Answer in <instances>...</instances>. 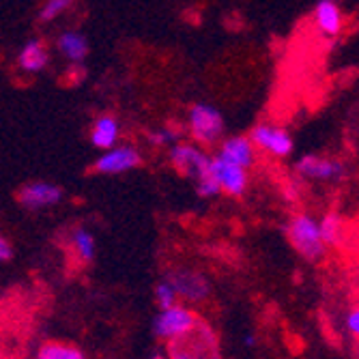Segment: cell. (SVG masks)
<instances>
[{
  "label": "cell",
  "mask_w": 359,
  "mask_h": 359,
  "mask_svg": "<svg viewBox=\"0 0 359 359\" xmlns=\"http://www.w3.org/2000/svg\"><path fill=\"white\" fill-rule=\"evenodd\" d=\"M155 306H157V310H161V308H170V306H175V304H181L179 302V297H177V292H175V288H172V284L166 280V278H161L159 282H157V286H155Z\"/></svg>",
  "instance_id": "7402d4cb"
},
{
  "label": "cell",
  "mask_w": 359,
  "mask_h": 359,
  "mask_svg": "<svg viewBox=\"0 0 359 359\" xmlns=\"http://www.w3.org/2000/svg\"><path fill=\"white\" fill-rule=\"evenodd\" d=\"M11 258H13V245L3 233H0V265L9 263Z\"/></svg>",
  "instance_id": "484cf974"
},
{
  "label": "cell",
  "mask_w": 359,
  "mask_h": 359,
  "mask_svg": "<svg viewBox=\"0 0 359 359\" xmlns=\"http://www.w3.org/2000/svg\"><path fill=\"white\" fill-rule=\"evenodd\" d=\"M50 60H52V54H50V48L43 39L39 37H32V39H26L18 54H15V65L18 69L26 76H37V74H43L48 67H50Z\"/></svg>",
  "instance_id": "4fadbf2b"
},
{
  "label": "cell",
  "mask_w": 359,
  "mask_h": 359,
  "mask_svg": "<svg viewBox=\"0 0 359 359\" xmlns=\"http://www.w3.org/2000/svg\"><path fill=\"white\" fill-rule=\"evenodd\" d=\"M74 3L76 0H43V5L37 13V20L41 24L56 22L58 18H62L65 13L74 9Z\"/></svg>",
  "instance_id": "44dd1931"
},
{
  "label": "cell",
  "mask_w": 359,
  "mask_h": 359,
  "mask_svg": "<svg viewBox=\"0 0 359 359\" xmlns=\"http://www.w3.org/2000/svg\"><path fill=\"white\" fill-rule=\"evenodd\" d=\"M346 332L353 336V338H357L359 340V306H355L348 314H346Z\"/></svg>",
  "instance_id": "d4e9b609"
},
{
  "label": "cell",
  "mask_w": 359,
  "mask_h": 359,
  "mask_svg": "<svg viewBox=\"0 0 359 359\" xmlns=\"http://www.w3.org/2000/svg\"><path fill=\"white\" fill-rule=\"evenodd\" d=\"M183 132L187 140L201 144L203 149H213L226 138V118L209 102H196L187 108Z\"/></svg>",
  "instance_id": "7a4b0ae2"
},
{
  "label": "cell",
  "mask_w": 359,
  "mask_h": 359,
  "mask_svg": "<svg viewBox=\"0 0 359 359\" xmlns=\"http://www.w3.org/2000/svg\"><path fill=\"white\" fill-rule=\"evenodd\" d=\"M198 318H201L198 312L187 304H175L170 308H161V310H157V314L153 318V336L159 342L166 344V342L183 336L185 332H189Z\"/></svg>",
  "instance_id": "5b68a950"
},
{
  "label": "cell",
  "mask_w": 359,
  "mask_h": 359,
  "mask_svg": "<svg viewBox=\"0 0 359 359\" xmlns=\"http://www.w3.org/2000/svg\"><path fill=\"white\" fill-rule=\"evenodd\" d=\"M65 248L69 252V258L78 267L90 265L97 256V241L90 228L86 226H74L72 231L65 235Z\"/></svg>",
  "instance_id": "5bb4252c"
},
{
  "label": "cell",
  "mask_w": 359,
  "mask_h": 359,
  "mask_svg": "<svg viewBox=\"0 0 359 359\" xmlns=\"http://www.w3.org/2000/svg\"><path fill=\"white\" fill-rule=\"evenodd\" d=\"M209 175L217 183L219 194L231 196V198H243L250 187V170L235 166V164H228V161H224L215 155L211 157Z\"/></svg>",
  "instance_id": "8fae6325"
},
{
  "label": "cell",
  "mask_w": 359,
  "mask_h": 359,
  "mask_svg": "<svg viewBox=\"0 0 359 359\" xmlns=\"http://www.w3.org/2000/svg\"><path fill=\"white\" fill-rule=\"evenodd\" d=\"M196 183V194L201 196V198H215V196H219V187L217 183L213 181V177L207 172L205 177H201L198 181H194Z\"/></svg>",
  "instance_id": "cb8c5ba5"
},
{
  "label": "cell",
  "mask_w": 359,
  "mask_h": 359,
  "mask_svg": "<svg viewBox=\"0 0 359 359\" xmlns=\"http://www.w3.org/2000/svg\"><path fill=\"white\" fill-rule=\"evenodd\" d=\"M284 233H286V241L290 243V248L295 250L302 258L310 260V263L320 260L330 250L320 237L318 217H314L306 211L292 213L286 219Z\"/></svg>",
  "instance_id": "3957f363"
},
{
  "label": "cell",
  "mask_w": 359,
  "mask_h": 359,
  "mask_svg": "<svg viewBox=\"0 0 359 359\" xmlns=\"http://www.w3.org/2000/svg\"><path fill=\"white\" fill-rule=\"evenodd\" d=\"M164 355L168 359H222L217 332L211 323L198 318L189 332L166 342Z\"/></svg>",
  "instance_id": "6da1fadb"
},
{
  "label": "cell",
  "mask_w": 359,
  "mask_h": 359,
  "mask_svg": "<svg viewBox=\"0 0 359 359\" xmlns=\"http://www.w3.org/2000/svg\"><path fill=\"white\" fill-rule=\"evenodd\" d=\"M312 22L323 37L336 39L344 28V13L336 0H318L312 9Z\"/></svg>",
  "instance_id": "2e32d148"
},
{
  "label": "cell",
  "mask_w": 359,
  "mask_h": 359,
  "mask_svg": "<svg viewBox=\"0 0 359 359\" xmlns=\"http://www.w3.org/2000/svg\"><path fill=\"white\" fill-rule=\"evenodd\" d=\"M215 157L228 161V164H235V166H241L245 170H252L256 159H258V151L256 147L252 144V140L248 136H228V138H222V142L215 147Z\"/></svg>",
  "instance_id": "7c38bea8"
},
{
  "label": "cell",
  "mask_w": 359,
  "mask_h": 359,
  "mask_svg": "<svg viewBox=\"0 0 359 359\" xmlns=\"http://www.w3.org/2000/svg\"><path fill=\"white\" fill-rule=\"evenodd\" d=\"M35 359H86V353L69 340H46L37 346Z\"/></svg>",
  "instance_id": "ac0fdd59"
},
{
  "label": "cell",
  "mask_w": 359,
  "mask_h": 359,
  "mask_svg": "<svg viewBox=\"0 0 359 359\" xmlns=\"http://www.w3.org/2000/svg\"><path fill=\"white\" fill-rule=\"evenodd\" d=\"M318 228H320V237L327 248H336L344 241V233H346V222L342 217V213L338 211H327L320 219H318Z\"/></svg>",
  "instance_id": "d6986e66"
},
{
  "label": "cell",
  "mask_w": 359,
  "mask_h": 359,
  "mask_svg": "<svg viewBox=\"0 0 359 359\" xmlns=\"http://www.w3.org/2000/svg\"><path fill=\"white\" fill-rule=\"evenodd\" d=\"M65 198V191L58 183H52V181H43V179H37V181H30L26 185L20 187L18 191V203L22 209L26 211H48L52 207H58Z\"/></svg>",
  "instance_id": "30bf717a"
},
{
  "label": "cell",
  "mask_w": 359,
  "mask_h": 359,
  "mask_svg": "<svg viewBox=\"0 0 359 359\" xmlns=\"http://www.w3.org/2000/svg\"><path fill=\"white\" fill-rule=\"evenodd\" d=\"M54 48H56L58 56L67 62H84L88 56V50H90L84 32L74 30V28L60 30L54 41Z\"/></svg>",
  "instance_id": "e0dca14e"
},
{
  "label": "cell",
  "mask_w": 359,
  "mask_h": 359,
  "mask_svg": "<svg viewBox=\"0 0 359 359\" xmlns=\"http://www.w3.org/2000/svg\"><path fill=\"white\" fill-rule=\"evenodd\" d=\"M295 175L304 181L336 183V181L344 179L346 166L338 157H323L316 153H308L295 161Z\"/></svg>",
  "instance_id": "9c48e42d"
},
{
  "label": "cell",
  "mask_w": 359,
  "mask_h": 359,
  "mask_svg": "<svg viewBox=\"0 0 359 359\" xmlns=\"http://www.w3.org/2000/svg\"><path fill=\"white\" fill-rule=\"evenodd\" d=\"M140 164H142L140 149L132 142H118L112 149L102 151V155H97V159L93 161V170L97 175L118 177L140 168Z\"/></svg>",
  "instance_id": "52a82bcc"
},
{
  "label": "cell",
  "mask_w": 359,
  "mask_h": 359,
  "mask_svg": "<svg viewBox=\"0 0 359 359\" xmlns=\"http://www.w3.org/2000/svg\"><path fill=\"white\" fill-rule=\"evenodd\" d=\"M149 359H168L166 355H161V353H155V355H151Z\"/></svg>",
  "instance_id": "83f0119b"
},
{
  "label": "cell",
  "mask_w": 359,
  "mask_h": 359,
  "mask_svg": "<svg viewBox=\"0 0 359 359\" xmlns=\"http://www.w3.org/2000/svg\"><path fill=\"white\" fill-rule=\"evenodd\" d=\"M185 132H183V123H166L153 127L147 134V142L155 149H170L175 142L183 140Z\"/></svg>",
  "instance_id": "ffe728a7"
},
{
  "label": "cell",
  "mask_w": 359,
  "mask_h": 359,
  "mask_svg": "<svg viewBox=\"0 0 359 359\" xmlns=\"http://www.w3.org/2000/svg\"><path fill=\"white\" fill-rule=\"evenodd\" d=\"M65 80H67L69 86H82L88 80V69L84 67V62H67Z\"/></svg>",
  "instance_id": "603a6c76"
},
{
  "label": "cell",
  "mask_w": 359,
  "mask_h": 359,
  "mask_svg": "<svg viewBox=\"0 0 359 359\" xmlns=\"http://www.w3.org/2000/svg\"><path fill=\"white\" fill-rule=\"evenodd\" d=\"M211 153L209 149H203L191 140H179L168 149V161L170 166L185 179L198 181L209 172L211 166Z\"/></svg>",
  "instance_id": "277c9868"
},
{
  "label": "cell",
  "mask_w": 359,
  "mask_h": 359,
  "mask_svg": "<svg viewBox=\"0 0 359 359\" xmlns=\"http://www.w3.org/2000/svg\"><path fill=\"white\" fill-rule=\"evenodd\" d=\"M121 136H123V125H121L118 116H114L110 112L97 114L88 129V140L97 151L112 149L114 144L121 142Z\"/></svg>",
  "instance_id": "9a60e30c"
},
{
  "label": "cell",
  "mask_w": 359,
  "mask_h": 359,
  "mask_svg": "<svg viewBox=\"0 0 359 359\" xmlns=\"http://www.w3.org/2000/svg\"><path fill=\"white\" fill-rule=\"evenodd\" d=\"M252 144L256 147L258 153H265L276 159H286L295 151V138L288 129L273 125V123H258L252 127V132L248 136Z\"/></svg>",
  "instance_id": "ba28073f"
},
{
  "label": "cell",
  "mask_w": 359,
  "mask_h": 359,
  "mask_svg": "<svg viewBox=\"0 0 359 359\" xmlns=\"http://www.w3.org/2000/svg\"><path fill=\"white\" fill-rule=\"evenodd\" d=\"M164 278L172 284V288H175V292H177L179 302H181V304H187V306H191V308L205 304V302L209 299V295H211V282H209V278H207L203 271H198V269H191V267H175V269H170Z\"/></svg>",
  "instance_id": "8992f818"
},
{
  "label": "cell",
  "mask_w": 359,
  "mask_h": 359,
  "mask_svg": "<svg viewBox=\"0 0 359 359\" xmlns=\"http://www.w3.org/2000/svg\"><path fill=\"white\" fill-rule=\"evenodd\" d=\"M243 340H245V344H248V346H254V344H256V336H254V334H245V338H243Z\"/></svg>",
  "instance_id": "4316f807"
}]
</instances>
